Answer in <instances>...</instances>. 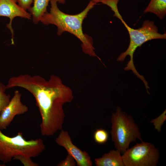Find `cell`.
<instances>
[{
    "instance_id": "cell-7",
    "label": "cell",
    "mask_w": 166,
    "mask_h": 166,
    "mask_svg": "<svg viewBox=\"0 0 166 166\" xmlns=\"http://www.w3.org/2000/svg\"><path fill=\"white\" fill-rule=\"evenodd\" d=\"M21 98V94L19 91H15L9 102L1 112V130L6 129L16 116L23 114L28 111V107L22 102Z\"/></svg>"
},
{
    "instance_id": "cell-6",
    "label": "cell",
    "mask_w": 166,
    "mask_h": 166,
    "mask_svg": "<svg viewBox=\"0 0 166 166\" xmlns=\"http://www.w3.org/2000/svg\"><path fill=\"white\" fill-rule=\"evenodd\" d=\"M159 157L155 146L143 140L128 148L122 155L124 166H156Z\"/></svg>"
},
{
    "instance_id": "cell-13",
    "label": "cell",
    "mask_w": 166,
    "mask_h": 166,
    "mask_svg": "<svg viewBox=\"0 0 166 166\" xmlns=\"http://www.w3.org/2000/svg\"><path fill=\"white\" fill-rule=\"evenodd\" d=\"M96 3L101 2L109 6L114 13L113 16L120 19L123 24L125 22L124 21L120 14L117 7V4L119 0H92Z\"/></svg>"
},
{
    "instance_id": "cell-4",
    "label": "cell",
    "mask_w": 166,
    "mask_h": 166,
    "mask_svg": "<svg viewBox=\"0 0 166 166\" xmlns=\"http://www.w3.org/2000/svg\"><path fill=\"white\" fill-rule=\"evenodd\" d=\"M110 134L116 149L123 154L131 143L138 139L143 141L139 127L132 116L121 111L117 106L111 120Z\"/></svg>"
},
{
    "instance_id": "cell-9",
    "label": "cell",
    "mask_w": 166,
    "mask_h": 166,
    "mask_svg": "<svg viewBox=\"0 0 166 166\" xmlns=\"http://www.w3.org/2000/svg\"><path fill=\"white\" fill-rule=\"evenodd\" d=\"M15 0H0V17H6L10 18L6 27L10 30L11 34L12 44H14V30L12 27V22L16 17H19L30 19L31 15L16 3Z\"/></svg>"
},
{
    "instance_id": "cell-20",
    "label": "cell",
    "mask_w": 166,
    "mask_h": 166,
    "mask_svg": "<svg viewBox=\"0 0 166 166\" xmlns=\"http://www.w3.org/2000/svg\"><path fill=\"white\" fill-rule=\"evenodd\" d=\"M6 165L5 164H0V166H5Z\"/></svg>"
},
{
    "instance_id": "cell-16",
    "label": "cell",
    "mask_w": 166,
    "mask_h": 166,
    "mask_svg": "<svg viewBox=\"0 0 166 166\" xmlns=\"http://www.w3.org/2000/svg\"><path fill=\"white\" fill-rule=\"evenodd\" d=\"M166 110L157 117L154 118L150 121L151 123L153 124L154 128L158 132H160L161 127L166 120Z\"/></svg>"
},
{
    "instance_id": "cell-12",
    "label": "cell",
    "mask_w": 166,
    "mask_h": 166,
    "mask_svg": "<svg viewBox=\"0 0 166 166\" xmlns=\"http://www.w3.org/2000/svg\"><path fill=\"white\" fill-rule=\"evenodd\" d=\"M144 12L154 13L162 19L166 14V0H151Z\"/></svg>"
},
{
    "instance_id": "cell-18",
    "label": "cell",
    "mask_w": 166,
    "mask_h": 166,
    "mask_svg": "<svg viewBox=\"0 0 166 166\" xmlns=\"http://www.w3.org/2000/svg\"><path fill=\"white\" fill-rule=\"evenodd\" d=\"M74 158L69 154L66 156L65 159L60 162L57 165L58 166H75L76 162Z\"/></svg>"
},
{
    "instance_id": "cell-17",
    "label": "cell",
    "mask_w": 166,
    "mask_h": 166,
    "mask_svg": "<svg viewBox=\"0 0 166 166\" xmlns=\"http://www.w3.org/2000/svg\"><path fill=\"white\" fill-rule=\"evenodd\" d=\"M31 158L22 156H18L13 160H18L24 166H38V164L33 161Z\"/></svg>"
},
{
    "instance_id": "cell-14",
    "label": "cell",
    "mask_w": 166,
    "mask_h": 166,
    "mask_svg": "<svg viewBox=\"0 0 166 166\" xmlns=\"http://www.w3.org/2000/svg\"><path fill=\"white\" fill-rule=\"evenodd\" d=\"M6 85L0 82V114L10 100V96L6 93Z\"/></svg>"
},
{
    "instance_id": "cell-19",
    "label": "cell",
    "mask_w": 166,
    "mask_h": 166,
    "mask_svg": "<svg viewBox=\"0 0 166 166\" xmlns=\"http://www.w3.org/2000/svg\"><path fill=\"white\" fill-rule=\"evenodd\" d=\"M18 5L24 10H28L34 0H15Z\"/></svg>"
},
{
    "instance_id": "cell-2",
    "label": "cell",
    "mask_w": 166,
    "mask_h": 166,
    "mask_svg": "<svg viewBox=\"0 0 166 166\" xmlns=\"http://www.w3.org/2000/svg\"><path fill=\"white\" fill-rule=\"evenodd\" d=\"M65 0H51L50 10L42 16L40 21L45 25L53 24L57 26V34L60 35L65 32H67L76 37L81 42L83 52L92 56H96L93 47L92 38L84 34L82 28L83 21L88 13L96 4L91 0L85 9L81 13L75 15L65 14L57 6V2L64 3Z\"/></svg>"
},
{
    "instance_id": "cell-11",
    "label": "cell",
    "mask_w": 166,
    "mask_h": 166,
    "mask_svg": "<svg viewBox=\"0 0 166 166\" xmlns=\"http://www.w3.org/2000/svg\"><path fill=\"white\" fill-rule=\"evenodd\" d=\"M51 0H34L33 6L28 10L32 17L33 22L38 24L43 15L46 12L47 8Z\"/></svg>"
},
{
    "instance_id": "cell-8",
    "label": "cell",
    "mask_w": 166,
    "mask_h": 166,
    "mask_svg": "<svg viewBox=\"0 0 166 166\" xmlns=\"http://www.w3.org/2000/svg\"><path fill=\"white\" fill-rule=\"evenodd\" d=\"M56 143L64 147L75 159L78 166H92L93 163L89 153L83 151L73 144L69 133L62 129L55 139Z\"/></svg>"
},
{
    "instance_id": "cell-5",
    "label": "cell",
    "mask_w": 166,
    "mask_h": 166,
    "mask_svg": "<svg viewBox=\"0 0 166 166\" xmlns=\"http://www.w3.org/2000/svg\"><path fill=\"white\" fill-rule=\"evenodd\" d=\"M123 24L129 33L130 42L127 49L120 54L117 61H123L127 56L129 55L130 60L124 68V69L126 71L132 70L135 75L145 83L146 81L142 76L138 73L134 66L133 60L134 53L138 47L140 46L147 41L154 39H165L166 34L159 33L157 27L152 21H145L142 26L136 29L130 27L125 22Z\"/></svg>"
},
{
    "instance_id": "cell-10",
    "label": "cell",
    "mask_w": 166,
    "mask_h": 166,
    "mask_svg": "<svg viewBox=\"0 0 166 166\" xmlns=\"http://www.w3.org/2000/svg\"><path fill=\"white\" fill-rule=\"evenodd\" d=\"M95 163L97 166H124L121 153L117 149L111 150L101 157L95 159Z\"/></svg>"
},
{
    "instance_id": "cell-3",
    "label": "cell",
    "mask_w": 166,
    "mask_h": 166,
    "mask_svg": "<svg viewBox=\"0 0 166 166\" xmlns=\"http://www.w3.org/2000/svg\"><path fill=\"white\" fill-rule=\"evenodd\" d=\"M45 148L41 138L27 140L21 132H18L14 136L10 137L4 134L0 129V161L4 164L9 163L18 156L35 157Z\"/></svg>"
},
{
    "instance_id": "cell-1",
    "label": "cell",
    "mask_w": 166,
    "mask_h": 166,
    "mask_svg": "<svg viewBox=\"0 0 166 166\" xmlns=\"http://www.w3.org/2000/svg\"><path fill=\"white\" fill-rule=\"evenodd\" d=\"M6 86L22 88L34 96L42 118V136H53L62 129L65 117L63 105L73 97L71 89L59 77L52 75L46 80L39 75L21 74L10 78Z\"/></svg>"
},
{
    "instance_id": "cell-15",
    "label": "cell",
    "mask_w": 166,
    "mask_h": 166,
    "mask_svg": "<svg viewBox=\"0 0 166 166\" xmlns=\"http://www.w3.org/2000/svg\"><path fill=\"white\" fill-rule=\"evenodd\" d=\"M95 141L99 144L106 143L109 138V134L105 129L99 128L97 129L94 132L93 135Z\"/></svg>"
}]
</instances>
